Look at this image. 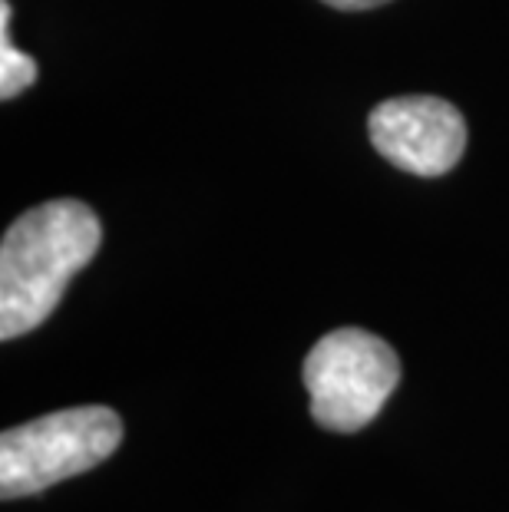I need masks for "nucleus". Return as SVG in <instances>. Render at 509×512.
Listing matches in <instances>:
<instances>
[{"label":"nucleus","instance_id":"nucleus-1","mask_svg":"<svg viewBox=\"0 0 509 512\" xmlns=\"http://www.w3.org/2000/svg\"><path fill=\"white\" fill-rule=\"evenodd\" d=\"M100 242V219L77 199L43 202L20 215L0 245V337L14 341L40 328Z\"/></svg>","mask_w":509,"mask_h":512},{"label":"nucleus","instance_id":"nucleus-2","mask_svg":"<svg viewBox=\"0 0 509 512\" xmlns=\"http://www.w3.org/2000/svg\"><path fill=\"white\" fill-rule=\"evenodd\" d=\"M123 443V420L110 407H70L0 437V496L24 499L110 460Z\"/></svg>","mask_w":509,"mask_h":512},{"label":"nucleus","instance_id":"nucleus-3","mask_svg":"<svg viewBox=\"0 0 509 512\" xmlns=\"http://www.w3.org/2000/svg\"><path fill=\"white\" fill-rule=\"evenodd\" d=\"M301 377L311 394L314 423L334 433H354L384 410L400 380V361L377 334L341 328L311 347Z\"/></svg>","mask_w":509,"mask_h":512},{"label":"nucleus","instance_id":"nucleus-4","mask_svg":"<svg viewBox=\"0 0 509 512\" xmlns=\"http://www.w3.org/2000/svg\"><path fill=\"white\" fill-rule=\"evenodd\" d=\"M367 133L387 162L420 179L447 176L467 149V123L440 96L384 100L367 119Z\"/></svg>","mask_w":509,"mask_h":512},{"label":"nucleus","instance_id":"nucleus-5","mask_svg":"<svg viewBox=\"0 0 509 512\" xmlns=\"http://www.w3.org/2000/svg\"><path fill=\"white\" fill-rule=\"evenodd\" d=\"M34 80L37 63L10 43V0H0V96L14 100L27 86H34Z\"/></svg>","mask_w":509,"mask_h":512},{"label":"nucleus","instance_id":"nucleus-6","mask_svg":"<svg viewBox=\"0 0 509 512\" xmlns=\"http://www.w3.org/2000/svg\"><path fill=\"white\" fill-rule=\"evenodd\" d=\"M324 4L338 7V10H371V7L387 4V0H324Z\"/></svg>","mask_w":509,"mask_h":512}]
</instances>
